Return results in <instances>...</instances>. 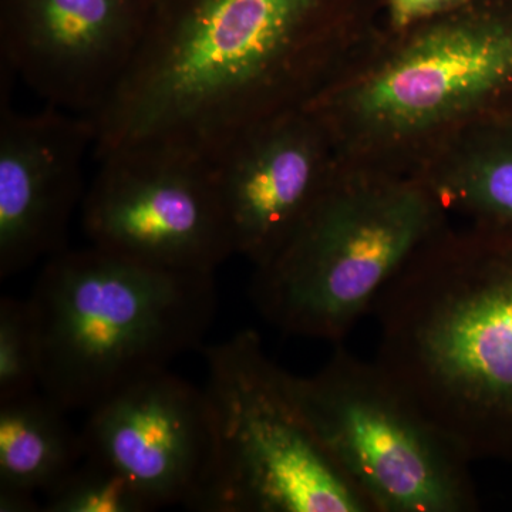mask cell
Instances as JSON below:
<instances>
[{
  "instance_id": "1",
  "label": "cell",
  "mask_w": 512,
  "mask_h": 512,
  "mask_svg": "<svg viewBox=\"0 0 512 512\" xmlns=\"http://www.w3.org/2000/svg\"><path fill=\"white\" fill-rule=\"evenodd\" d=\"M383 0H161L136 59L93 116L96 157L167 146L218 160L308 109L382 29Z\"/></svg>"
},
{
  "instance_id": "2",
  "label": "cell",
  "mask_w": 512,
  "mask_h": 512,
  "mask_svg": "<svg viewBox=\"0 0 512 512\" xmlns=\"http://www.w3.org/2000/svg\"><path fill=\"white\" fill-rule=\"evenodd\" d=\"M373 309L377 365L470 460L512 461V238L448 222Z\"/></svg>"
},
{
  "instance_id": "3",
  "label": "cell",
  "mask_w": 512,
  "mask_h": 512,
  "mask_svg": "<svg viewBox=\"0 0 512 512\" xmlns=\"http://www.w3.org/2000/svg\"><path fill=\"white\" fill-rule=\"evenodd\" d=\"M308 109L342 163L414 174L451 138L512 111V0H471L402 32L380 29Z\"/></svg>"
},
{
  "instance_id": "4",
  "label": "cell",
  "mask_w": 512,
  "mask_h": 512,
  "mask_svg": "<svg viewBox=\"0 0 512 512\" xmlns=\"http://www.w3.org/2000/svg\"><path fill=\"white\" fill-rule=\"evenodd\" d=\"M43 393L93 410L202 348L217 309L214 272L168 271L90 245L47 259L28 299Z\"/></svg>"
},
{
  "instance_id": "5",
  "label": "cell",
  "mask_w": 512,
  "mask_h": 512,
  "mask_svg": "<svg viewBox=\"0 0 512 512\" xmlns=\"http://www.w3.org/2000/svg\"><path fill=\"white\" fill-rule=\"evenodd\" d=\"M450 221L417 175L339 160L328 190L295 234L255 268L252 301L282 332L340 342Z\"/></svg>"
},
{
  "instance_id": "6",
  "label": "cell",
  "mask_w": 512,
  "mask_h": 512,
  "mask_svg": "<svg viewBox=\"0 0 512 512\" xmlns=\"http://www.w3.org/2000/svg\"><path fill=\"white\" fill-rule=\"evenodd\" d=\"M215 458L198 511L367 512L254 330L204 349Z\"/></svg>"
},
{
  "instance_id": "7",
  "label": "cell",
  "mask_w": 512,
  "mask_h": 512,
  "mask_svg": "<svg viewBox=\"0 0 512 512\" xmlns=\"http://www.w3.org/2000/svg\"><path fill=\"white\" fill-rule=\"evenodd\" d=\"M286 387L323 450L377 512L477 510L470 458L377 362L338 349Z\"/></svg>"
},
{
  "instance_id": "8",
  "label": "cell",
  "mask_w": 512,
  "mask_h": 512,
  "mask_svg": "<svg viewBox=\"0 0 512 512\" xmlns=\"http://www.w3.org/2000/svg\"><path fill=\"white\" fill-rule=\"evenodd\" d=\"M82 204L90 245L168 271L215 272L235 255L215 164L167 146L120 147Z\"/></svg>"
},
{
  "instance_id": "9",
  "label": "cell",
  "mask_w": 512,
  "mask_h": 512,
  "mask_svg": "<svg viewBox=\"0 0 512 512\" xmlns=\"http://www.w3.org/2000/svg\"><path fill=\"white\" fill-rule=\"evenodd\" d=\"M154 0H0L2 70L47 106L96 116L123 82Z\"/></svg>"
},
{
  "instance_id": "10",
  "label": "cell",
  "mask_w": 512,
  "mask_h": 512,
  "mask_svg": "<svg viewBox=\"0 0 512 512\" xmlns=\"http://www.w3.org/2000/svg\"><path fill=\"white\" fill-rule=\"evenodd\" d=\"M80 433L84 457L119 471L157 510L198 511L215 458L204 389L168 369L151 373L90 410Z\"/></svg>"
},
{
  "instance_id": "11",
  "label": "cell",
  "mask_w": 512,
  "mask_h": 512,
  "mask_svg": "<svg viewBox=\"0 0 512 512\" xmlns=\"http://www.w3.org/2000/svg\"><path fill=\"white\" fill-rule=\"evenodd\" d=\"M214 164L235 255L258 268L328 190L339 158L326 124L302 109L249 131Z\"/></svg>"
},
{
  "instance_id": "12",
  "label": "cell",
  "mask_w": 512,
  "mask_h": 512,
  "mask_svg": "<svg viewBox=\"0 0 512 512\" xmlns=\"http://www.w3.org/2000/svg\"><path fill=\"white\" fill-rule=\"evenodd\" d=\"M84 114L47 106L18 113L0 107V279L66 249L67 229L86 185L84 160L96 146Z\"/></svg>"
},
{
  "instance_id": "13",
  "label": "cell",
  "mask_w": 512,
  "mask_h": 512,
  "mask_svg": "<svg viewBox=\"0 0 512 512\" xmlns=\"http://www.w3.org/2000/svg\"><path fill=\"white\" fill-rule=\"evenodd\" d=\"M414 175L450 220L512 238V111L451 138Z\"/></svg>"
},
{
  "instance_id": "14",
  "label": "cell",
  "mask_w": 512,
  "mask_h": 512,
  "mask_svg": "<svg viewBox=\"0 0 512 512\" xmlns=\"http://www.w3.org/2000/svg\"><path fill=\"white\" fill-rule=\"evenodd\" d=\"M46 393L0 402V485L45 491L84 458L82 433Z\"/></svg>"
},
{
  "instance_id": "15",
  "label": "cell",
  "mask_w": 512,
  "mask_h": 512,
  "mask_svg": "<svg viewBox=\"0 0 512 512\" xmlns=\"http://www.w3.org/2000/svg\"><path fill=\"white\" fill-rule=\"evenodd\" d=\"M42 512H148L153 503L113 467L84 457L45 491Z\"/></svg>"
},
{
  "instance_id": "16",
  "label": "cell",
  "mask_w": 512,
  "mask_h": 512,
  "mask_svg": "<svg viewBox=\"0 0 512 512\" xmlns=\"http://www.w3.org/2000/svg\"><path fill=\"white\" fill-rule=\"evenodd\" d=\"M40 350L29 301L0 299V402L35 392Z\"/></svg>"
},
{
  "instance_id": "17",
  "label": "cell",
  "mask_w": 512,
  "mask_h": 512,
  "mask_svg": "<svg viewBox=\"0 0 512 512\" xmlns=\"http://www.w3.org/2000/svg\"><path fill=\"white\" fill-rule=\"evenodd\" d=\"M471 0H383L382 26L387 32H402L417 23L444 15Z\"/></svg>"
},
{
  "instance_id": "18",
  "label": "cell",
  "mask_w": 512,
  "mask_h": 512,
  "mask_svg": "<svg viewBox=\"0 0 512 512\" xmlns=\"http://www.w3.org/2000/svg\"><path fill=\"white\" fill-rule=\"evenodd\" d=\"M42 504L37 503L36 493L23 488L0 485V511L2 512H39Z\"/></svg>"
},
{
  "instance_id": "19",
  "label": "cell",
  "mask_w": 512,
  "mask_h": 512,
  "mask_svg": "<svg viewBox=\"0 0 512 512\" xmlns=\"http://www.w3.org/2000/svg\"><path fill=\"white\" fill-rule=\"evenodd\" d=\"M154 2H156V3H157V5H158V3H160V2H161V0H154Z\"/></svg>"
}]
</instances>
